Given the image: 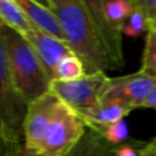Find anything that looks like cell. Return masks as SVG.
I'll use <instances>...</instances> for the list:
<instances>
[{
  "mask_svg": "<svg viewBox=\"0 0 156 156\" xmlns=\"http://www.w3.org/2000/svg\"><path fill=\"white\" fill-rule=\"evenodd\" d=\"M89 9V12L95 22L99 35L105 45L106 51L108 52L115 68H119L124 65L123 56V46H122V29L110 23L102 15L100 9V0H90L85 1Z\"/></svg>",
  "mask_w": 156,
  "mask_h": 156,
  "instance_id": "obj_8",
  "label": "cell"
},
{
  "mask_svg": "<svg viewBox=\"0 0 156 156\" xmlns=\"http://www.w3.org/2000/svg\"><path fill=\"white\" fill-rule=\"evenodd\" d=\"M16 2L35 28L65 43V37L61 26L50 9H48L44 4L34 0H16Z\"/></svg>",
  "mask_w": 156,
  "mask_h": 156,
  "instance_id": "obj_9",
  "label": "cell"
},
{
  "mask_svg": "<svg viewBox=\"0 0 156 156\" xmlns=\"http://www.w3.org/2000/svg\"><path fill=\"white\" fill-rule=\"evenodd\" d=\"M140 72L156 78V28H147Z\"/></svg>",
  "mask_w": 156,
  "mask_h": 156,
  "instance_id": "obj_15",
  "label": "cell"
},
{
  "mask_svg": "<svg viewBox=\"0 0 156 156\" xmlns=\"http://www.w3.org/2000/svg\"><path fill=\"white\" fill-rule=\"evenodd\" d=\"M2 146V143H1V139H0V147Z\"/></svg>",
  "mask_w": 156,
  "mask_h": 156,
  "instance_id": "obj_22",
  "label": "cell"
},
{
  "mask_svg": "<svg viewBox=\"0 0 156 156\" xmlns=\"http://www.w3.org/2000/svg\"><path fill=\"white\" fill-rule=\"evenodd\" d=\"M115 146L95 129L85 128L84 134L66 156H115Z\"/></svg>",
  "mask_w": 156,
  "mask_h": 156,
  "instance_id": "obj_11",
  "label": "cell"
},
{
  "mask_svg": "<svg viewBox=\"0 0 156 156\" xmlns=\"http://www.w3.org/2000/svg\"><path fill=\"white\" fill-rule=\"evenodd\" d=\"M85 128L83 119L57 98L37 156H66L79 141Z\"/></svg>",
  "mask_w": 156,
  "mask_h": 156,
  "instance_id": "obj_4",
  "label": "cell"
},
{
  "mask_svg": "<svg viewBox=\"0 0 156 156\" xmlns=\"http://www.w3.org/2000/svg\"><path fill=\"white\" fill-rule=\"evenodd\" d=\"M84 74H85V69H84L83 62L74 54H71L65 56L58 62L55 71V79L69 82V80L79 79Z\"/></svg>",
  "mask_w": 156,
  "mask_h": 156,
  "instance_id": "obj_14",
  "label": "cell"
},
{
  "mask_svg": "<svg viewBox=\"0 0 156 156\" xmlns=\"http://www.w3.org/2000/svg\"><path fill=\"white\" fill-rule=\"evenodd\" d=\"M147 30V21L144 17V15L133 7V12L126 21L122 28V33L126 34L129 38H138L144 32Z\"/></svg>",
  "mask_w": 156,
  "mask_h": 156,
  "instance_id": "obj_17",
  "label": "cell"
},
{
  "mask_svg": "<svg viewBox=\"0 0 156 156\" xmlns=\"http://www.w3.org/2000/svg\"><path fill=\"white\" fill-rule=\"evenodd\" d=\"M33 48L35 55L38 56L49 80L55 79V71L58 62L67 55L73 54L66 43L60 41L44 32L39 30L33 26V28L24 35H22Z\"/></svg>",
  "mask_w": 156,
  "mask_h": 156,
  "instance_id": "obj_7",
  "label": "cell"
},
{
  "mask_svg": "<svg viewBox=\"0 0 156 156\" xmlns=\"http://www.w3.org/2000/svg\"><path fill=\"white\" fill-rule=\"evenodd\" d=\"M140 107H147V108H156V87L149 93L146 99L143 101Z\"/></svg>",
  "mask_w": 156,
  "mask_h": 156,
  "instance_id": "obj_20",
  "label": "cell"
},
{
  "mask_svg": "<svg viewBox=\"0 0 156 156\" xmlns=\"http://www.w3.org/2000/svg\"><path fill=\"white\" fill-rule=\"evenodd\" d=\"M130 110L118 101L98 100L94 106L83 112L79 117L83 119L88 128L99 130L110 123L123 119V117L127 116Z\"/></svg>",
  "mask_w": 156,
  "mask_h": 156,
  "instance_id": "obj_10",
  "label": "cell"
},
{
  "mask_svg": "<svg viewBox=\"0 0 156 156\" xmlns=\"http://www.w3.org/2000/svg\"><path fill=\"white\" fill-rule=\"evenodd\" d=\"M98 132L104 136V139L108 144L113 146L123 144L129 136V128L124 119H118L113 123H110L99 129Z\"/></svg>",
  "mask_w": 156,
  "mask_h": 156,
  "instance_id": "obj_16",
  "label": "cell"
},
{
  "mask_svg": "<svg viewBox=\"0 0 156 156\" xmlns=\"http://www.w3.org/2000/svg\"><path fill=\"white\" fill-rule=\"evenodd\" d=\"M100 9L110 23L122 29L133 12V4L127 0H100Z\"/></svg>",
  "mask_w": 156,
  "mask_h": 156,
  "instance_id": "obj_13",
  "label": "cell"
},
{
  "mask_svg": "<svg viewBox=\"0 0 156 156\" xmlns=\"http://www.w3.org/2000/svg\"><path fill=\"white\" fill-rule=\"evenodd\" d=\"M7 63L20 98L28 105L49 91V78L30 44L16 30L0 23Z\"/></svg>",
  "mask_w": 156,
  "mask_h": 156,
  "instance_id": "obj_2",
  "label": "cell"
},
{
  "mask_svg": "<svg viewBox=\"0 0 156 156\" xmlns=\"http://www.w3.org/2000/svg\"><path fill=\"white\" fill-rule=\"evenodd\" d=\"M139 156H156V138L147 143H141L139 147Z\"/></svg>",
  "mask_w": 156,
  "mask_h": 156,
  "instance_id": "obj_19",
  "label": "cell"
},
{
  "mask_svg": "<svg viewBox=\"0 0 156 156\" xmlns=\"http://www.w3.org/2000/svg\"><path fill=\"white\" fill-rule=\"evenodd\" d=\"M106 78L104 72H96L69 82L54 79L49 83V91L80 116L98 102L100 89Z\"/></svg>",
  "mask_w": 156,
  "mask_h": 156,
  "instance_id": "obj_5",
  "label": "cell"
},
{
  "mask_svg": "<svg viewBox=\"0 0 156 156\" xmlns=\"http://www.w3.org/2000/svg\"><path fill=\"white\" fill-rule=\"evenodd\" d=\"M43 4L56 16L65 43L83 62L85 74L116 69L84 0H46Z\"/></svg>",
  "mask_w": 156,
  "mask_h": 156,
  "instance_id": "obj_1",
  "label": "cell"
},
{
  "mask_svg": "<svg viewBox=\"0 0 156 156\" xmlns=\"http://www.w3.org/2000/svg\"><path fill=\"white\" fill-rule=\"evenodd\" d=\"M0 23L16 30L21 35L27 34L33 28V24L16 0H0Z\"/></svg>",
  "mask_w": 156,
  "mask_h": 156,
  "instance_id": "obj_12",
  "label": "cell"
},
{
  "mask_svg": "<svg viewBox=\"0 0 156 156\" xmlns=\"http://www.w3.org/2000/svg\"><path fill=\"white\" fill-rule=\"evenodd\" d=\"M155 87L156 78L140 71L122 77H107L100 89L99 100L118 101L132 111L141 106L143 101Z\"/></svg>",
  "mask_w": 156,
  "mask_h": 156,
  "instance_id": "obj_6",
  "label": "cell"
},
{
  "mask_svg": "<svg viewBox=\"0 0 156 156\" xmlns=\"http://www.w3.org/2000/svg\"><path fill=\"white\" fill-rule=\"evenodd\" d=\"M26 110L27 104L20 98L12 80L0 33V139L2 145H7V156L22 144Z\"/></svg>",
  "mask_w": 156,
  "mask_h": 156,
  "instance_id": "obj_3",
  "label": "cell"
},
{
  "mask_svg": "<svg viewBox=\"0 0 156 156\" xmlns=\"http://www.w3.org/2000/svg\"><path fill=\"white\" fill-rule=\"evenodd\" d=\"M140 141H132V143H123L118 146H115L113 154L115 156H139V147Z\"/></svg>",
  "mask_w": 156,
  "mask_h": 156,
  "instance_id": "obj_18",
  "label": "cell"
},
{
  "mask_svg": "<svg viewBox=\"0 0 156 156\" xmlns=\"http://www.w3.org/2000/svg\"><path fill=\"white\" fill-rule=\"evenodd\" d=\"M150 28H156V26H155V27H150Z\"/></svg>",
  "mask_w": 156,
  "mask_h": 156,
  "instance_id": "obj_23",
  "label": "cell"
},
{
  "mask_svg": "<svg viewBox=\"0 0 156 156\" xmlns=\"http://www.w3.org/2000/svg\"><path fill=\"white\" fill-rule=\"evenodd\" d=\"M10 156H37V155H33V154H29L28 151H26V149L23 147L22 144H20Z\"/></svg>",
  "mask_w": 156,
  "mask_h": 156,
  "instance_id": "obj_21",
  "label": "cell"
}]
</instances>
